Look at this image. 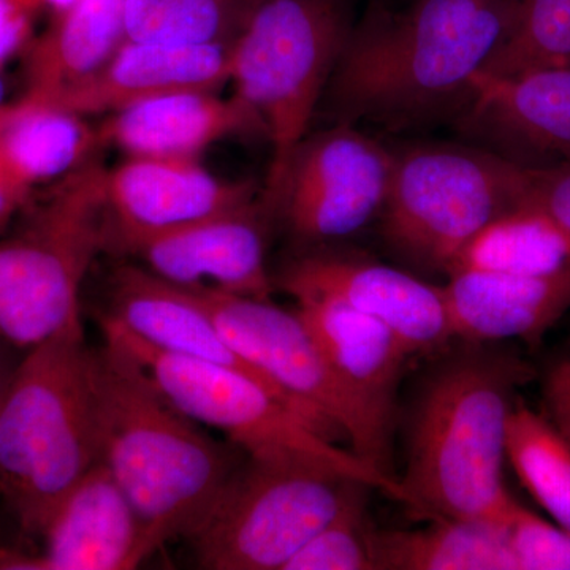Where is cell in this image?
<instances>
[{
    "instance_id": "1",
    "label": "cell",
    "mask_w": 570,
    "mask_h": 570,
    "mask_svg": "<svg viewBox=\"0 0 570 570\" xmlns=\"http://www.w3.org/2000/svg\"><path fill=\"white\" fill-rule=\"evenodd\" d=\"M519 9L520 0H412L390 10L373 0L318 108L333 124L371 122L392 132L455 122Z\"/></svg>"
},
{
    "instance_id": "2",
    "label": "cell",
    "mask_w": 570,
    "mask_h": 570,
    "mask_svg": "<svg viewBox=\"0 0 570 570\" xmlns=\"http://www.w3.org/2000/svg\"><path fill=\"white\" fill-rule=\"evenodd\" d=\"M99 461L140 517L154 549L190 539L242 463L184 415L140 367L104 344L94 351Z\"/></svg>"
},
{
    "instance_id": "3",
    "label": "cell",
    "mask_w": 570,
    "mask_h": 570,
    "mask_svg": "<svg viewBox=\"0 0 570 570\" xmlns=\"http://www.w3.org/2000/svg\"><path fill=\"white\" fill-rule=\"evenodd\" d=\"M531 377L520 358L482 351L455 356L431 377L400 479L412 512L508 523L519 502L505 489V436L517 389Z\"/></svg>"
},
{
    "instance_id": "4",
    "label": "cell",
    "mask_w": 570,
    "mask_h": 570,
    "mask_svg": "<svg viewBox=\"0 0 570 570\" xmlns=\"http://www.w3.org/2000/svg\"><path fill=\"white\" fill-rule=\"evenodd\" d=\"M99 463L94 351L75 325L26 351L0 395V494L41 535Z\"/></svg>"
},
{
    "instance_id": "5",
    "label": "cell",
    "mask_w": 570,
    "mask_h": 570,
    "mask_svg": "<svg viewBox=\"0 0 570 570\" xmlns=\"http://www.w3.org/2000/svg\"><path fill=\"white\" fill-rule=\"evenodd\" d=\"M107 168L91 160L59 179L20 230L0 242V341L39 346L81 324V291L108 247Z\"/></svg>"
},
{
    "instance_id": "6",
    "label": "cell",
    "mask_w": 570,
    "mask_h": 570,
    "mask_svg": "<svg viewBox=\"0 0 570 570\" xmlns=\"http://www.w3.org/2000/svg\"><path fill=\"white\" fill-rule=\"evenodd\" d=\"M392 151L379 224L390 249L415 268L448 275L475 235L527 202L528 167L478 145L419 142Z\"/></svg>"
},
{
    "instance_id": "7",
    "label": "cell",
    "mask_w": 570,
    "mask_h": 570,
    "mask_svg": "<svg viewBox=\"0 0 570 570\" xmlns=\"http://www.w3.org/2000/svg\"><path fill=\"white\" fill-rule=\"evenodd\" d=\"M354 24L351 0H255L228 47L235 96L261 116L272 142L262 190L275 189L309 134Z\"/></svg>"
},
{
    "instance_id": "8",
    "label": "cell",
    "mask_w": 570,
    "mask_h": 570,
    "mask_svg": "<svg viewBox=\"0 0 570 570\" xmlns=\"http://www.w3.org/2000/svg\"><path fill=\"white\" fill-rule=\"evenodd\" d=\"M104 341L140 367L157 392L198 425L220 431L250 456H309L326 461L412 508L400 480L341 450L311 420L264 382L234 367L167 354L100 316Z\"/></svg>"
},
{
    "instance_id": "9",
    "label": "cell",
    "mask_w": 570,
    "mask_h": 570,
    "mask_svg": "<svg viewBox=\"0 0 570 570\" xmlns=\"http://www.w3.org/2000/svg\"><path fill=\"white\" fill-rule=\"evenodd\" d=\"M362 483L309 456L246 455L190 535L195 561L208 570H284Z\"/></svg>"
},
{
    "instance_id": "10",
    "label": "cell",
    "mask_w": 570,
    "mask_h": 570,
    "mask_svg": "<svg viewBox=\"0 0 570 570\" xmlns=\"http://www.w3.org/2000/svg\"><path fill=\"white\" fill-rule=\"evenodd\" d=\"M393 151L352 124H333L296 145L275 189L262 190L276 223L307 249L351 238L384 212Z\"/></svg>"
},
{
    "instance_id": "11",
    "label": "cell",
    "mask_w": 570,
    "mask_h": 570,
    "mask_svg": "<svg viewBox=\"0 0 570 570\" xmlns=\"http://www.w3.org/2000/svg\"><path fill=\"white\" fill-rule=\"evenodd\" d=\"M236 354L330 439L351 438V409L324 348L298 311L269 298L190 288Z\"/></svg>"
},
{
    "instance_id": "12",
    "label": "cell",
    "mask_w": 570,
    "mask_h": 570,
    "mask_svg": "<svg viewBox=\"0 0 570 570\" xmlns=\"http://www.w3.org/2000/svg\"><path fill=\"white\" fill-rule=\"evenodd\" d=\"M296 311L311 326L351 409V452L389 478L396 395L409 352L381 322L332 298L302 296Z\"/></svg>"
},
{
    "instance_id": "13",
    "label": "cell",
    "mask_w": 570,
    "mask_h": 570,
    "mask_svg": "<svg viewBox=\"0 0 570 570\" xmlns=\"http://www.w3.org/2000/svg\"><path fill=\"white\" fill-rule=\"evenodd\" d=\"M275 284L295 299H336L381 322L411 356L431 354L453 341L442 285L363 255L309 249L288 262Z\"/></svg>"
},
{
    "instance_id": "14",
    "label": "cell",
    "mask_w": 570,
    "mask_h": 570,
    "mask_svg": "<svg viewBox=\"0 0 570 570\" xmlns=\"http://www.w3.org/2000/svg\"><path fill=\"white\" fill-rule=\"evenodd\" d=\"M253 181H230L198 159L127 156L105 175L108 246H135L230 212L261 195Z\"/></svg>"
},
{
    "instance_id": "15",
    "label": "cell",
    "mask_w": 570,
    "mask_h": 570,
    "mask_svg": "<svg viewBox=\"0 0 570 570\" xmlns=\"http://www.w3.org/2000/svg\"><path fill=\"white\" fill-rule=\"evenodd\" d=\"M273 223L261 193L250 204L156 236L129 254L181 287L269 298L275 279L266 268V236Z\"/></svg>"
},
{
    "instance_id": "16",
    "label": "cell",
    "mask_w": 570,
    "mask_h": 570,
    "mask_svg": "<svg viewBox=\"0 0 570 570\" xmlns=\"http://www.w3.org/2000/svg\"><path fill=\"white\" fill-rule=\"evenodd\" d=\"M37 554L0 551V569L130 570L156 553L132 502L104 463L67 494Z\"/></svg>"
},
{
    "instance_id": "17",
    "label": "cell",
    "mask_w": 570,
    "mask_h": 570,
    "mask_svg": "<svg viewBox=\"0 0 570 570\" xmlns=\"http://www.w3.org/2000/svg\"><path fill=\"white\" fill-rule=\"evenodd\" d=\"M468 140L512 160L515 154L570 160V67L479 73L475 92L455 121Z\"/></svg>"
},
{
    "instance_id": "18",
    "label": "cell",
    "mask_w": 570,
    "mask_h": 570,
    "mask_svg": "<svg viewBox=\"0 0 570 570\" xmlns=\"http://www.w3.org/2000/svg\"><path fill=\"white\" fill-rule=\"evenodd\" d=\"M227 82L228 47L124 41L91 77L52 96L32 99L89 118L108 116L165 94L219 91Z\"/></svg>"
},
{
    "instance_id": "19",
    "label": "cell",
    "mask_w": 570,
    "mask_h": 570,
    "mask_svg": "<svg viewBox=\"0 0 570 570\" xmlns=\"http://www.w3.org/2000/svg\"><path fill=\"white\" fill-rule=\"evenodd\" d=\"M187 89L153 97L111 112L99 126L104 145L132 157L198 159L214 142L265 135L261 116L238 97Z\"/></svg>"
},
{
    "instance_id": "20",
    "label": "cell",
    "mask_w": 570,
    "mask_h": 570,
    "mask_svg": "<svg viewBox=\"0 0 570 570\" xmlns=\"http://www.w3.org/2000/svg\"><path fill=\"white\" fill-rule=\"evenodd\" d=\"M104 316L157 351L234 367L273 389L236 354L194 291L168 283L145 266L116 269Z\"/></svg>"
},
{
    "instance_id": "21",
    "label": "cell",
    "mask_w": 570,
    "mask_h": 570,
    "mask_svg": "<svg viewBox=\"0 0 570 570\" xmlns=\"http://www.w3.org/2000/svg\"><path fill=\"white\" fill-rule=\"evenodd\" d=\"M453 340L468 344L521 340L535 346L570 309L569 277L453 272L442 285Z\"/></svg>"
},
{
    "instance_id": "22",
    "label": "cell",
    "mask_w": 570,
    "mask_h": 570,
    "mask_svg": "<svg viewBox=\"0 0 570 570\" xmlns=\"http://www.w3.org/2000/svg\"><path fill=\"white\" fill-rule=\"evenodd\" d=\"M100 146L99 126L77 112L28 96L0 107V179L24 205L33 187L73 174Z\"/></svg>"
},
{
    "instance_id": "23",
    "label": "cell",
    "mask_w": 570,
    "mask_h": 570,
    "mask_svg": "<svg viewBox=\"0 0 570 570\" xmlns=\"http://www.w3.org/2000/svg\"><path fill=\"white\" fill-rule=\"evenodd\" d=\"M126 0H75L26 50L24 96L41 97L96 73L124 43Z\"/></svg>"
},
{
    "instance_id": "24",
    "label": "cell",
    "mask_w": 570,
    "mask_h": 570,
    "mask_svg": "<svg viewBox=\"0 0 570 570\" xmlns=\"http://www.w3.org/2000/svg\"><path fill=\"white\" fill-rule=\"evenodd\" d=\"M419 530L371 532L381 570H515L508 523L438 519Z\"/></svg>"
},
{
    "instance_id": "25",
    "label": "cell",
    "mask_w": 570,
    "mask_h": 570,
    "mask_svg": "<svg viewBox=\"0 0 570 570\" xmlns=\"http://www.w3.org/2000/svg\"><path fill=\"white\" fill-rule=\"evenodd\" d=\"M569 277L570 234L538 208L523 205L487 225L453 262V272Z\"/></svg>"
},
{
    "instance_id": "26",
    "label": "cell",
    "mask_w": 570,
    "mask_h": 570,
    "mask_svg": "<svg viewBox=\"0 0 570 570\" xmlns=\"http://www.w3.org/2000/svg\"><path fill=\"white\" fill-rule=\"evenodd\" d=\"M505 459L554 524L570 531V442L519 397L510 412Z\"/></svg>"
},
{
    "instance_id": "27",
    "label": "cell",
    "mask_w": 570,
    "mask_h": 570,
    "mask_svg": "<svg viewBox=\"0 0 570 570\" xmlns=\"http://www.w3.org/2000/svg\"><path fill=\"white\" fill-rule=\"evenodd\" d=\"M255 0H126L124 41L230 47Z\"/></svg>"
},
{
    "instance_id": "28",
    "label": "cell",
    "mask_w": 570,
    "mask_h": 570,
    "mask_svg": "<svg viewBox=\"0 0 570 570\" xmlns=\"http://www.w3.org/2000/svg\"><path fill=\"white\" fill-rule=\"evenodd\" d=\"M570 67V0H520L513 31L483 69L489 77Z\"/></svg>"
},
{
    "instance_id": "29",
    "label": "cell",
    "mask_w": 570,
    "mask_h": 570,
    "mask_svg": "<svg viewBox=\"0 0 570 570\" xmlns=\"http://www.w3.org/2000/svg\"><path fill=\"white\" fill-rule=\"evenodd\" d=\"M373 487H356L343 509L296 551L284 570H374L367 501Z\"/></svg>"
},
{
    "instance_id": "30",
    "label": "cell",
    "mask_w": 570,
    "mask_h": 570,
    "mask_svg": "<svg viewBox=\"0 0 570 570\" xmlns=\"http://www.w3.org/2000/svg\"><path fill=\"white\" fill-rule=\"evenodd\" d=\"M510 546L521 570H570V531L517 504L508 521Z\"/></svg>"
},
{
    "instance_id": "31",
    "label": "cell",
    "mask_w": 570,
    "mask_h": 570,
    "mask_svg": "<svg viewBox=\"0 0 570 570\" xmlns=\"http://www.w3.org/2000/svg\"><path fill=\"white\" fill-rule=\"evenodd\" d=\"M530 189L524 205L546 213L570 234V160L550 167H528Z\"/></svg>"
},
{
    "instance_id": "32",
    "label": "cell",
    "mask_w": 570,
    "mask_h": 570,
    "mask_svg": "<svg viewBox=\"0 0 570 570\" xmlns=\"http://www.w3.org/2000/svg\"><path fill=\"white\" fill-rule=\"evenodd\" d=\"M37 11L26 0H0V62L28 50Z\"/></svg>"
},
{
    "instance_id": "33",
    "label": "cell",
    "mask_w": 570,
    "mask_h": 570,
    "mask_svg": "<svg viewBox=\"0 0 570 570\" xmlns=\"http://www.w3.org/2000/svg\"><path fill=\"white\" fill-rule=\"evenodd\" d=\"M549 419L570 442V360H561L551 367L543 385Z\"/></svg>"
},
{
    "instance_id": "34",
    "label": "cell",
    "mask_w": 570,
    "mask_h": 570,
    "mask_svg": "<svg viewBox=\"0 0 570 570\" xmlns=\"http://www.w3.org/2000/svg\"><path fill=\"white\" fill-rule=\"evenodd\" d=\"M24 204L0 179V225L7 223Z\"/></svg>"
},
{
    "instance_id": "35",
    "label": "cell",
    "mask_w": 570,
    "mask_h": 570,
    "mask_svg": "<svg viewBox=\"0 0 570 570\" xmlns=\"http://www.w3.org/2000/svg\"><path fill=\"white\" fill-rule=\"evenodd\" d=\"M26 2H28L37 13H41V11H50L51 14H55L67 9V7L71 6L75 0H26Z\"/></svg>"
},
{
    "instance_id": "36",
    "label": "cell",
    "mask_w": 570,
    "mask_h": 570,
    "mask_svg": "<svg viewBox=\"0 0 570 570\" xmlns=\"http://www.w3.org/2000/svg\"><path fill=\"white\" fill-rule=\"evenodd\" d=\"M3 97H6V82H3V63L0 62V107H3Z\"/></svg>"
},
{
    "instance_id": "37",
    "label": "cell",
    "mask_w": 570,
    "mask_h": 570,
    "mask_svg": "<svg viewBox=\"0 0 570 570\" xmlns=\"http://www.w3.org/2000/svg\"><path fill=\"white\" fill-rule=\"evenodd\" d=\"M10 374L3 373L2 360H0V395H2L3 387H6L7 381H9Z\"/></svg>"
}]
</instances>
